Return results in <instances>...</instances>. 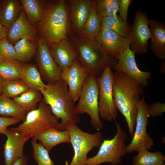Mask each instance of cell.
<instances>
[{"mask_svg":"<svg viewBox=\"0 0 165 165\" xmlns=\"http://www.w3.org/2000/svg\"><path fill=\"white\" fill-rule=\"evenodd\" d=\"M101 19L97 13L93 1L90 14L80 37L95 38L101 29Z\"/></svg>","mask_w":165,"mask_h":165,"instance_id":"4dcf8cb0","label":"cell"},{"mask_svg":"<svg viewBox=\"0 0 165 165\" xmlns=\"http://www.w3.org/2000/svg\"><path fill=\"white\" fill-rule=\"evenodd\" d=\"M93 1L72 0L70 2V18L73 29L81 36L90 14Z\"/></svg>","mask_w":165,"mask_h":165,"instance_id":"d6986e66","label":"cell"},{"mask_svg":"<svg viewBox=\"0 0 165 165\" xmlns=\"http://www.w3.org/2000/svg\"><path fill=\"white\" fill-rule=\"evenodd\" d=\"M3 134L7 137L3 147L5 165H13L17 160L24 155V146L29 138L10 128H8Z\"/></svg>","mask_w":165,"mask_h":165,"instance_id":"2e32d148","label":"cell"},{"mask_svg":"<svg viewBox=\"0 0 165 165\" xmlns=\"http://www.w3.org/2000/svg\"><path fill=\"white\" fill-rule=\"evenodd\" d=\"M149 23L147 13L140 9L137 10L128 38L129 48L135 54H143L148 51V40L151 38Z\"/></svg>","mask_w":165,"mask_h":165,"instance_id":"8fae6325","label":"cell"},{"mask_svg":"<svg viewBox=\"0 0 165 165\" xmlns=\"http://www.w3.org/2000/svg\"><path fill=\"white\" fill-rule=\"evenodd\" d=\"M1 1V0H0ZM0 1V41L1 40L6 38L8 29L6 27L3 26L2 23L0 18V8L1 4Z\"/></svg>","mask_w":165,"mask_h":165,"instance_id":"f35d334b","label":"cell"},{"mask_svg":"<svg viewBox=\"0 0 165 165\" xmlns=\"http://www.w3.org/2000/svg\"><path fill=\"white\" fill-rule=\"evenodd\" d=\"M99 92L97 77L89 74L82 85L79 101L75 108L77 114L86 113L89 116L91 125L97 131L103 128L99 114Z\"/></svg>","mask_w":165,"mask_h":165,"instance_id":"52a82bcc","label":"cell"},{"mask_svg":"<svg viewBox=\"0 0 165 165\" xmlns=\"http://www.w3.org/2000/svg\"><path fill=\"white\" fill-rule=\"evenodd\" d=\"M0 4L1 22L9 29L19 17L22 8L18 0H1Z\"/></svg>","mask_w":165,"mask_h":165,"instance_id":"7402d4cb","label":"cell"},{"mask_svg":"<svg viewBox=\"0 0 165 165\" xmlns=\"http://www.w3.org/2000/svg\"><path fill=\"white\" fill-rule=\"evenodd\" d=\"M151 33L150 49L159 59H165V25L156 19L149 20Z\"/></svg>","mask_w":165,"mask_h":165,"instance_id":"ffe728a7","label":"cell"},{"mask_svg":"<svg viewBox=\"0 0 165 165\" xmlns=\"http://www.w3.org/2000/svg\"><path fill=\"white\" fill-rule=\"evenodd\" d=\"M94 2L97 13L101 18L117 14L118 0H97Z\"/></svg>","mask_w":165,"mask_h":165,"instance_id":"d6a6232c","label":"cell"},{"mask_svg":"<svg viewBox=\"0 0 165 165\" xmlns=\"http://www.w3.org/2000/svg\"><path fill=\"white\" fill-rule=\"evenodd\" d=\"M0 57L7 60H17L14 46L6 38L0 41Z\"/></svg>","mask_w":165,"mask_h":165,"instance_id":"e575fe53","label":"cell"},{"mask_svg":"<svg viewBox=\"0 0 165 165\" xmlns=\"http://www.w3.org/2000/svg\"><path fill=\"white\" fill-rule=\"evenodd\" d=\"M95 38L111 56L117 60L129 46L128 38L104 28H102Z\"/></svg>","mask_w":165,"mask_h":165,"instance_id":"9a60e30c","label":"cell"},{"mask_svg":"<svg viewBox=\"0 0 165 165\" xmlns=\"http://www.w3.org/2000/svg\"><path fill=\"white\" fill-rule=\"evenodd\" d=\"M70 143L74 155L69 165H85L88 153L94 148H99L103 140L102 134L99 131L90 134L80 129L76 124L68 129Z\"/></svg>","mask_w":165,"mask_h":165,"instance_id":"ba28073f","label":"cell"},{"mask_svg":"<svg viewBox=\"0 0 165 165\" xmlns=\"http://www.w3.org/2000/svg\"><path fill=\"white\" fill-rule=\"evenodd\" d=\"M160 70L162 73L163 74L165 73V61H163L161 63Z\"/></svg>","mask_w":165,"mask_h":165,"instance_id":"60d3db41","label":"cell"},{"mask_svg":"<svg viewBox=\"0 0 165 165\" xmlns=\"http://www.w3.org/2000/svg\"><path fill=\"white\" fill-rule=\"evenodd\" d=\"M72 41L77 53V59L89 74L100 76L107 66L112 69L117 60L111 56L95 38L73 37Z\"/></svg>","mask_w":165,"mask_h":165,"instance_id":"277c9868","label":"cell"},{"mask_svg":"<svg viewBox=\"0 0 165 165\" xmlns=\"http://www.w3.org/2000/svg\"><path fill=\"white\" fill-rule=\"evenodd\" d=\"M138 154L133 158L132 165H163L165 156L158 151L151 152L145 149L138 152Z\"/></svg>","mask_w":165,"mask_h":165,"instance_id":"f1b7e54d","label":"cell"},{"mask_svg":"<svg viewBox=\"0 0 165 165\" xmlns=\"http://www.w3.org/2000/svg\"><path fill=\"white\" fill-rule=\"evenodd\" d=\"M26 114L13 99L0 94V116L14 118L23 122Z\"/></svg>","mask_w":165,"mask_h":165,"instance_id":"83f0119b","label":"cell"},{"mask_svg":"<svg viewBox=\"0 0 165 165\" xmlns=\"http://www.w3.org/2000/svg\"><path fill=\"white\" fill-rule=\"evenodd\" d=\"M20 121L14 118L0 116V134H3L8 127L16 124Z\"/></svg>","mask_w":165,"mask_h":165,"instance_id":"74e56055","label":"cell"},{"mask_svg":"<svg viewBox=\"0 0 165 165\" xmlns=\"http://www.w3.org/2000/svg\"><path fill=\"white\" fill-rule=\"evenodd\" d=\"M35 27L38 36L48 46L67 39L69 25L66 1H46L43 16Z\"/></svg>","mask_w":165,"mask_h":165,"instance_id":"3957f363","label":"cell"},{"mask_svg":"<svg viewBox=\"0 0 165 165\" xmlns=\"http://www.w3.org/2000/svg\"><path fill=\"white\" fill-rule=\"evenodd\" d=\"M119 16L124 21L127 22L128 12L132 0H118Z\"/></svg>","mask_w":165,"mask_h":165,"instance_id":"8d00e7d4","label":"cell"},{"mask_svg":"<svg viewBox=\"0 0 165 165\" xmlns=\"http://www.w3.org/2000/svg\"><path fill=\"white\" fill-rule=\"evenodd\" d=\"M20 79L29 88L40 91L46 86L37 65L24 63L20 73Z\"/></svg>","mask_w":165,"mask_h":165,"instance_id":"603a6c76","label":"cell"},{"mask_svg":"<svg viewBox=\"0 0 165 165\" xmlns=\"http://www.w3.org/2000/svg\"><path fill=\"white\" fill-rule=\"evenodd\" d=\"M29 88L20 79L4 80L2 94L9 98L17 97Z\"/></svg>","mask_w":165,"mask_h":165,"instance_id":"1f68e13d","label":"cell"},{"mask_svg":"<svg viewBox=\"0 0 165 165\" xmlns=\"http://www.w3.org/2000/svg\"><path fill=\"white\" fill-rule=\"evenodd\" d=\"M38 38L35 27L30 23L22 9L18 18L8 29L6 39L14 45L17 41L22 38L37 40Z\"/></svg>","mask_w":165,"mask_h":165,"instance_id":"ac0fdd59","label":"cell"},{"mask_svg":"<svg viewBox=\"0 0 165 165\" xmlns=\"http://www.w3.org/2000/svg\"><path fill=\"white\" fill-rule=\"evenodd\" d=\"M116 125L115 135L111 139H104L97 154L88 158L85 165H99L105 163L118 165L122 163L123 158L127 154L125 143L128 137L119 125L116 123Z\"/></svg>","mask_w":165,"mask_h":165,"instance_id":"8992f818","label":"cell"},{"mask_svg":"<svg viewBox=\"0 0 165 165\" xmlns=\"http://www.w3.org/2000/svg\"><path fill=\"white\" fill-rule=\"evenodd\" d=\"M48 47L51 56L61 71L70 67L77 59L76 50L68 39L53 43Z\"/></svg>","mask_w":165,"mask_h":165,"instance_id":"e0dca14e","label":"cell"},{"mask_svg":"<svg viewBox=\"0 0 165 165\" xmlns=\"http://www.w3.org/2000/svg\"><path fill=\"white\" fill-rule=\"evenodd\" d=\"M33 138L39 141L49 152L57 145L64 143H70L71 141L68 130L60 131L56 127L45 130Z\"/></svg>","mask_w":165,"mask_h":165,"instance_id":"44dd1931","label":"cell"},{"mask_svg":"<svg viewBox=\"0 0 165 165\" xmlns=\"http://www.w3.org/2000/svg\"><path fill=\"white\" fill-rule=\"evenodd\" d=\"M24 63L17 60L0 57V76L4 80L20 79V73Z\"/></svg>","mask_w":165,"mask_h":165,"instance_id":"f546056e","label":"cell"},{"mask_svg":"<svg viewBox=\"0 0 165 165\" xmlns=\"http://www.w3.org/2000/svg\"><path fill=\"white\" fill-rule=\"evenodd\" d=\"M12 99L27 114L37 108L38 104L43 99V96L39 90L29 88Z\"/></svg>","mask_w":165,"mask_h":165,"instance_id":"d4e9b609","label":"cell"},{"mask_svg":"<svg viewBox=\"0 0 165 165\" xmlns=\"http://www.w3.org/2000/svg\"></svg>","mask_w":165,"mask_h":165,"instance_id":"ee69618b","label":"cell"},{"mask_svg":"<svg viewBox=\"0 0 165 165\" xmlns=\"http://www.w3.org/2000/svg\"><path fill=\"white\" fill-rule=\"evenodd\" d=\"M102 28L111 30L119 35L128 38L131 32V26L117 14L101 18Z\"/></svg>","mask_w":165,"mask_h":165,"instance_id":"4316f807","label":"cell"},{"mask_svg":"<svg viewBox=\"0 0 165 165\" xmlns=\"http://www.w3.org/2000/svg\"><path fill=\"white\" fill-rule=\"evenodd\" d=\"M40 91L53 114L58 120L61 119L57 127V129L60 131L68 130L79 122V116L75 112V103L64 81L60 79L54 83L46 84Z\"/></svg>","mask_w":165,"mask_h":165,"instance_id":"7a4b0ae2","label":"cell"},{"mask_svg":"<svg viewBox=\"0 0 165 165\" xmlns=\"http://www.w3.org/2000/svg\"><path fill=\"white\" fill-rule=\"evenodd\" d=\"M22 9L30 23L36 26L44 14L46 1L40 0H20Z\"/></svg>","mask_w":165,"mask_h":165,"instance_id":"cb8c5ba5","label":"cell"},{"mask_svg":"<svg viewBox=\"0 0 165 165\" xmlns=\"http://www.w3.org/2000/svg\"><path fill=\"white\" fill-rule=\"evenodd\" d=\"M148 105L144 96L138 106V112L132 139L127 146V153L138 152L142 149L149 150L154 145V142L147 132L148 119L149 117Z\"/></svg>","mask_w":165,"mask_h":165,"instance_id":"30bf717a","label":"cell"},{"mask_svg":"<svg viewBox=\"0 0 165 165\" xmlns=\"http://www.w3.org/2000/svg\"><path fill=\"white\" fill-rule=\"evenodd\" d=\"M37 41V66L42 80L47 84L60 80L61 70L51 56L48 46L38 36Z\"/></svg>","mask_w":165,"mask_h":165,"instance_id":"7c38bea8","label":"cell"},{"mask_svg":"<svg viewBox=\"0 0 165 165\" xmlns=\"http://www.w3.org/2000/svg\"><path fill=\"white\" fill-rule=\"evenodd\" d=\"M149 116L152 117L162 116L165 112V104L159 102L148 105Z\"/></svg>","mask_w":165,"mask_h":165,"instance_id":"d590c367","label":"cell"},{"mask_svg":"<svg viewBox=\"0 0 165 165\" xmlns=\"http://www.w3.org/2000/svg\"><path fill=\"white\" fill-rule=\"evenodd\" d=\"M3 79L0 76V94H2V83Z\"/></svg>","mask_w":165,"mask_h":165,"instance_id":"b9f144b4","label":"cell"},{"mask_svg":"<svg viewBox=\"0 0 165 165\" xmlns=\"http://www.w3.org/2000/svg\"><path fill=\"white\" fill-rule=\"evenodd\" d=\"M31 143L33 150L32 156L38 165H54L49 152L40 142L37 143V140L33 138Z\"/></svg>","mask_w":165,"mask_h":165,"instance_id":"836d02e7","label":"cell"},{"mask_svg":"<svg viewBox=\"0 0 165 165\" xmlns=\"http://www.w3.org/2000/svg\"><path fill=\"white\" fill-rule=\"evenodd\" d=\"M99 92L98 107L100 118L108 122L115 120L118 116L113 100V72L108 66H106L102 75L97 77Z\"/></svg>","mask_w":165,"mask_h":165,"instance_id":"9c48e42d","label":"cell"},{"mask_svg":"<svg viewBox=\"0 0 165 165\" xmlns=\"http://www.w3.org/2000/svg\"><path fill=\"white\" fill-rule=\"evenodd\" d=\"M58 120L52 113L50 106L42 99L36 109L26 114L22 123L10 129L23 136L32 138L45 130L57 128L60 123Z\"/></svg>","mask_w":165,"mask_h":165,"instance_id":"5b68a950","label":"cell"},{"mask_svg":"<svg viewBox=\"0 0 165 165\" xmlns=\"http://www.w3.org/2000/svg\"><path fill=\"white\" fill-rule=\"evenodd\" d=\"M14 46L17 60L25 63L30 61L35 54L38 47V41L23 38L17 41Z\"/></svg>","mask_w":165,"mask_h":165,"instance_id":"484cf974","label":"cell"},{"mask_svg":"<svg viewBox=\"0 0 165 165\" xmlns=\"http://www.w3.org/2000/svg\"><path fill=\"white\" fill-rule=\"evenodd\" d=\"M28 157L24 155L17 160L13 165H27Z\"/></svg>","mask_w":165,"mask_h":165,"instance_id":"ab89813d","label":"cell"},{"mask_svg":"<svg viewBox=\"0 0 165 165\" xmlns=\"http://www.w3.org/2000/svg\"><path fill=\"white\" fill-rule=\"evenodd\" d=\"M117 60L113 68L115 71L126 74L143 88L148 85L152 73L150 72L141 71L138 68L136 62L135 54L130 49L129 46Z\"/></svg>","mask_w":165,"mask_h":165,"instance_id":"4fadbf2b","label":"cell"},{"mask_svg":"<svg viewBox=\"0 0 165 165\" xmlns=\"http://www.w3.org/2000/svg\"><path fill=\"white\" fill-rule=\"evenodd\" d=\"M89 74L87 70L81 65L77 59L70 67L62 70L60 79L67 84L69 94L74 102L79 99L82 85Z\"/></svg>","mask_w":165,"mask_h":165,"instance_id":"5bb4252c","label":"cell"},{"mask_svg":"<svg viewBox=\"0 0 165 165\" xmlns=\"http://www.w3.org/2000/svg\"><path fill=\"white\" fill-rule=\"evenodd\" d=\"M113 94L117 110L125 118L131 137L134 135L138 106L143 94V88L126 74L113 72Z\"/></svg>","mask_w":165,"mask_h":165,"instance_id":"6da1fadb","label":"cell"},{"mask_svg":"<svg viewBox=\"0 0 165 165\" xmlns=\"http://www.w3.org/2000/svg\"><path fill=\"white\" fill-rule=\"evenodd\" d=\"M163 165H165V164H163Z\"/></svg>","mask_w":165,"mask_h":165,"instance_id":"7bdbcfd3","label":"cell"}]
</instances>
